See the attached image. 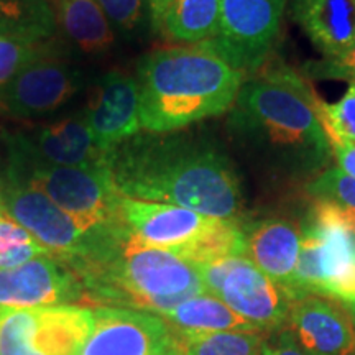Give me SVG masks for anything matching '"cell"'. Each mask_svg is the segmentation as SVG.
Here are the masks:
<instances>
[{
  "label": "cell",
  "instance_id": "obj_1",
  "mask_svg": "<svg viewBox=\"0 0 355 355\" xmlns=\"http://www.w3.org/2000/svg\"><path fill=\"white\" fill-rule=\"evenodd\" d=\"M318 94L285 64H270L242 83L229 132L265 175L306 183L331 166V146L318 115Z\"/></svg>",
  "mask_w": 355,
  "mask_h": 355
},
{
  "label": "cell",
  "instance_id": "obj_2",
  "mask_svg": "<svg viewBox=\"0 0 355 355\" xmlns=\"http://www.w3.org/2000/svg\"><path fill=\"white\" fill-rule=\"evenodd\" d=\"M107 165L123 198L241 222V178L224 148L207 137L180 130L137 133L109 152Z\"/></svg>",
  "mask_w": 355,
  "mask_h": 355
},
{
  "label": "cell",
  "instance_id": "obj_3",
  "mask_svg": "<svg viewBox=\"0 0 355 355\" xmlns=\"http://www.w3.org/2000/svg\"><path fill=\"white\" fill-rule=\"evenodd\" d=\"M135 79L141 128L168 133L230 110L243 73L206 43H199L144 56Z\"/></svg>",
  "mask_w": 355,
  "mask_h": 355
},
{
  "label": "cell",
  "instance_id": "obj_4",
  "mask_svg": "<svg viewBox=\"0 0 355 355\" xmlns=\"http://www.w3.org/2000/svg\"><path fill=\"white\" fill-rule=\"evenodd\" d=\"M71 272L81 282L86 300L159 316L206 293L198 265L171 252L144 245L125 225L104 254Z\"/></svg>",
  "mask_w": 355,
  "mask_h": 355
},
{
  "label": "cell",
  "instance_id": "obj_5",
  "mask_svg": "<svg viewBox=\"0 0 355 355\" xmlns=\"http://www.w3.org/2000/svg\"><path fill=\"white\" fill-rule=\"evenodd\" d=\"M122 224L146 247L171 252L194 265L245 255L242 222L199 214L165 202L121 198Z\"/></svg>",
  "mask_w": 355,
  "mask_h": 355
},
{
  "label": "cell",
  "instance_id": "obj_6",
  "mask_svg": "<svg viewBox=\"0 0 355 355\" xmlns=\"http://www.w3.org/2000/svg\"><path fill=\"white\" fill-rule=\"evenodd\" d=\"M7 181L32 186L83 224L119 220L121 194L107 163L92 166H53L33 157L20 137L8 139Z\"/></svg>",
  "mask_w": 355,
  "mask_h": 355
},
{
  "label": "cell",
  "instance_id": "obj_7",
  "mask_svg": "<svg viewBox=\"0 0 355 355\" xmlns=\"http://www.w3.org/2000/svg\"><path fill=\"white\" fill-rule=\"evenodd\" d=\"M295 295H319L355 304V239L326 201H313L303 222Z\"/></svg>",
  "mask_w": 355,
  "mask_h": 355
},
{
  "label": "cell",
  "instance_id": "obj_8",
  "mask_svg": "<svg viewBox=\"0 0 355 355\" xmlns=\"http://www.w3.org/2000/svg\"><path fill=\"white\" fill-rule=\"evenodd\" d=\"M2 209L28 230L53 259L68 268L91 260L110 245L121 229V217L112 224H83L32 186L10 183L3 189Z\"/></svg>",
  "mask_w": 355,
  "mask_h": 355
},
{
  "label": "cell",
  "instance_id": "obj_9",
  "mask_svg": "<svg viewBox=\"0 0 355 355\" xmlns=\"http://www.w3.org/2000/svg\"><path fill=\"white\" fill-rule=\"evenodd\" d=\"M206 293L219 298L265 334L285 329L295 296L245 255L199 265Z\"/></svg>",
  "mask_w": 355,
  "mask_h": 355
},
{
  "label": "cell",
  "instance_id": "obj_10",
  "mask_svg": "<svg viewBox=\"0 0 355 355\" xmlns=\"http://www.w3.org/2000/svg\"><path fill=\"white\" fill-rule=\"evenodd\" d=\"M288 0H220L219 33L204 42L241 73H257L272 51Z\"/></svg>",
  "mask_w": 355,
  "mask_h": 355
},
{
  "label": "cell",
  "instance_id": "obj_11",
  "mask_svg": "<svg viewBox=\"0 0 355 355\" xmlns=\"http://www.w3.org/2000/svg\"><path fill=\"white\" fill-rule=\"evenodd\" d=\"M94 324L78 355H168L171 332L159 314L130 308H96Z\"/></svg>",
  "mask_w": 355,
  "mask_h": 355
},
{
  "label": "cell",
  "instance_id": "obj_12",
  "mask_svg": "<svg viewBox=\"0 0 355 355\" xmlns=\"http://www.w3.org/2000/svg\"><path fill=\"white\" fill-rule=\"evenodd\" d=\"M79 89V73L43 55L0 89V110L12 117H38L60 109Z\"/></svg>",
  "mask_w": 355,
  "mask_h": 355
},
{
  "label": "cell",
  "instance_id": "obj_13",
  "mask_svg": "<svg viewBox=\"0 0 355 355\" xmlns=\"http://www.w3.org/2000/svg\"><path fill=\"white\" fill-rule=\"evenodd\" d=\"M81 300L86 293L79 278L53 257L0 270V308L33 309Z\"/></svg>",
  "mask_w": 355,
  "mask_h": 355
},
{
  "label": "cell",
  "instance_id": "obj_14",
  "mask_svg": "<svg viewBox=\"0 0 355 355\" xmlns=\"http://www.w3.org/2000/svg\"><path fill=\"white\" fill-rule=\"evenodd\" d=\"M285 329L306 355H355V327L347 306L319 295L293 301Z\"/></svg>",
  "mask_w": 355,
  "mask_h": 355
},
{
  "label": "cell",
  "instance_id": "obj_15",
  "mask_svg": "<svg viewBox=\"0 0 355 355\" xmlns=\"http://www.w3.org/2000/svg\"><path fill=\"white\" fill-rule=\"evenodd\" d=\"M84 119L96 145L109 153L140 132V99L137 79L110 71L97 83Z\"/></svg>",
  "mask_w": 355,
  "mask_h": 355
},
{
  "label": "cell",
  "instance_id": "obj_16",
  "mask_svg": "<svg viewBox=\"0 0 355 355\" xmlns=\"http://www.w3.org/2000/svg\"><path fill=\"white\" fill-rule=\"evenodd\" d=\"M242 229L247 259L296 300L295 270L303 241V222L275 216L242 224Z\"/></svg>",
  "mask_w": 355,
  "mask_h": 355
},
{
  "label": "cell",
  "instance_id": "obj_17",
  "mask_svg": "<svg viewBox=\"0 0 355 355\" xmlns=\"http://www.w3.org/2000/svg\"><path fill=\"white\" fill-rule=\"evenodd\" d=\"M291 15L324 58L355 46V0H291Z\"/></svg>",
  "mask_w": 355,
  "mask_h": 355
},
{
  "label": "cell",
  "instance_id": "obj_18",
  "mask_svg": "<svg viewBox=\"0 0 355 355\" xmlns=\"http://www.w3.org/2000/svg\"><path fill=\"white\" fill-rule=\"evenodd\" d=\"M28 152L53 166H92L107 163L109 153L96 145L84 115L56 122L35 139L20 137Z\"/></svg>",
  "mask_w": 355,
  "mask_h": 355
},
{
  "label": "cell",
  "instance_id": "obj_19",
  "mask_svg": "<svg viewBox=\"0 0 355 355\" xmlns=\"http://www.w3.org/2000/svg\"><path fill=\"white\" fill-rule=\"evenodd\" d=\"M33 347L42 355H78L94 324V311L79 306L35 308Z\"/></svg>",
  "mask_w": 355,
  "mask_h": 355
},
{
  "label": "cell",
  "instance_id": "obj_20",
  "mask_svg": "<svg viewBox=\"0 0 355 355\" xmlns=\"http://www.w3.org/2000/svg\"><path fill=\"white\" fill-rule=\"evenodd\" d=\"M162 318L168 322V326L181 331L261 332L259 327L239 316L227 304L209 293H202V295L186 300L184 303L178 304Z\"/></svg>",
  "mask_w": 355,
  "mask_h": 355
},
{
  "label": "cell",
  "instance_id": "obj_21",
  "mask_svg": "<svg viewBox=\"0 0 355 355\" xmlns=\"http://www.w3.org/2000/svg\"><path fill=\"white\" fill-rule=\"evenodd\" d=\"M220 0H171L157 26L175 42L199 44L219 33Z\"/></svg>",
  "mask_w": 355,
  "mask_h": 355
},
{
  "label": "cell",
  "instance_id": "obj_22",
  "mask_svg": "<svg viewBox=\"0 0 355 355\" xmlns=\"http://www.w3.org/2000/svg\"><path fill=\"white\" fill-rule=\"evenodd\" d=\"M64 32L86 53L105 51L114 42L112 25L97 0H58Z\"/></svg>",
  "mask_w": 355,
  "mask_h": 355
},
{
  "label": "cell",
  "instance_id": "obj_23",
  "mask_svg": "<svg viewBox=\"0 0 355 355\" xmlns=\"http://www.w3.org/2000/svg\"><path fill=\"white\" fill-rule=\"evenodd\" d=\"M168 355H259L263 332H193L170 326Z\"/></svg>",
  "mask_w": 355,
  "mask_h": 355
},
{
  "label": "cell",
  "instance_id": "obj_24",
  "mask_svg": "<svg viewBox=\"0 0 355 355\" xmlns=\"http://www.w3.org/2000/svg\"><path fill=\"white\" fill-rule=\"evenodd\" d=\"M55 32L50 0H0V33L38 44Z\"/></svg>",
  "mask_w": 355,
  "mask_h": 355
},
{
  "label": "cell",
  "instance_id": "obj_25",
  "mask_svg": "<svg viewBox=\"0 0 355 355\" xmlns=\"http://www.w3.org/2000/svg\"><path fill=\"white\" fill-rule=\"evenodd\" d=\"M50 255L32 234L0 209V270L20 266L37 257Z\"/></svg>",
  "mask_w": 355,
  "mask_h": 355
},
{
  "label": "cell",
  "instance_id": "obj_26",
  "mask_svg": "<svg viewBox=\"0 0 355 355\" xmlns=\"http://www.w3.org/2000/svg\"><path fill=\"white\" fill-rule=\"evenodd\" d=\"M35 324V308H0V355H42L33 347Z\"/></svg>",
  "mask_w": 355,
  "mask_h": 355
},
{
  "label": "cell",
  "instance_id": "obj_27",
  "mask_svg": "<svg viewBox=\"0 0 355 355\" xmlns=\"http://www.w3.org/2000/svg\"><path fill=\"white\" fill-rule=\"evenodd\" d=\"M313 201H326L355 211V178L339 168H327L304 186Z\"/></svg>",
  "mask_w": 355,
  "mask_h": 355
},
{
  "label": "cell",
  "instance_id": "obj_28",
  "mask_svg": "<svg viewBox=\"0 0 355 355\" xmlns=\"http://www.w3.org/2000/svg\"><path fill=\"white\" fill-rule=\"evenodd\" d=\"M319 121L340 139L355 141V79L350 81L347 92L336 104H326L318 97Z\"/></svg>",
  "mask_w": 355,
  "mask_h": 355
},
{
  "label": "cell",
  "instance_id": "obj_29",
  "mask_svg": "<svg viewBox=\"0 0 355 355\" xmlns=\"http://www.w3.org/2000/svg\"><path fill=\"white\" fill-rule=\"evenodd\" d=\"M42 55L43 50H40L37 44L0 33V89Z\"/></svg>",
  "mask_w": 355,
  "mask_h": 355
},
{
  "label": "cell",
  "instance_id": "obj_30",
  "mask_svg": "<svg viewBox=\"0 0 355 355\" xmlns=\"http://www.w3.org/2000/svg\"><path fill=\"white\" fill-rule=\"evenodd\" d=\"M146 2L148 0H97L110 25H115L123 32H130L140 25Z\"/></svg>",
  "mask_w": 355,
  "mask_h": 355
},
{
  "label": "cell",
  "instance_id": "obj_31",
  "mask_svg": "<svg viewBox=\"0 0 355 355\" xmlns=\"http://www.w3.org/2000/svg\"><path fill=\"white\" fill-rule=\"evenodd\" d=\"M311 73L326 79H355V46L337 58H324L322 61L311 64Z\"/></svg>",
  "mask_w": 355,
  "mask_h": 355
},
{
  "label": "cell",
  "instance_id": "obj_32",
  "mask_svg": "<svg viewBox=\"0 0 355 355\" xmlns=\"http://www.w3.org/2000/svg\"><path fill=\"white\" fill-rule=\"evenodd\" d=\"M322 128L324 132H326L327 141H329L331 146V153L332 157L336 158L339 170H343L344 173H347L349 176L355 178V141L340 139L337 133L332 132L331 128L324 125V123Z\"/></svg>",
  "mask_w": 355,
  "mask_h": 355
},
{
  "label": "cell",
  "instance_id": "obj_33",
  "mask_svg": "<svg viewBox=\"0 0 355 355\" xmlns=\"http://www.w3.org/2000/svg\"><path fill=\"white\" fill-rule=\"evenodd\" d=\"M259 355H306L298 345H296L290 332L282 329L278 332L266 334L263 343L260 345Z\"/></svg>",
  "mask_w": 355,
  "mask_h": 355
},
{
  "label": "cell",
  "instance_id": "obj_34",
  "mask_svg": "<svg viewBox=\"0 0 355 355\" xmlns=\"http://www.w3.org/2000/svg\"><path fill=\"white\" fill-rule=\"evenodd\" d=\"M329 204H331L332 214H334L336 219L339 220L340 224H343L355 239V211L347 209V207H340V206H337V204H332V202H329Z\"/></svg>",
  "mask_w": 355,
  "mask_h": 355
},
{
  "label": "cell",
  "instance_id": "obj_35",
  "mask_svg": "<svg viewBox=\"0 0 355 355\" xmlns=\"http://www.w3.org/2000/svg\"><path fill=\"white\" fill-rule=\"evenodd\" d=\"M171 0H148V7H150V15H152V21L153 26L157 28L159 20H162L163 13H165L166 7L170 6Z\"/></svg>",
  "mask_w": 355,
  "mask_h": 355
},
{
  "label": "cell",
  "instance_id": "obj_36",
  "mask_svg": "<svg viewBox=\"0 0 355 355\" xmlns=\"http://www.w3.org/2000/svg\"><path fill=\"white\" fill-rule=\"evenodd\" d=\"M345 306H347L350 318H352V322H354V327H355V304H345Z\"/></svg>",
  "mask_w": 355,
  "mask_h": 355
}]
</instances>
